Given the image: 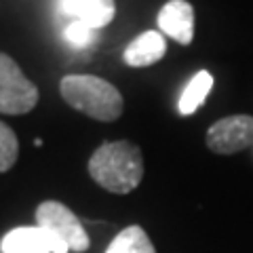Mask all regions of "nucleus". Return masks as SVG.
Returning <instances> with one entry per match:
<instances>
[{
    "mask_svg": "<svg viewBox=\"0 0 253 253\" xmlns=\"http://www.w3.org/2000/svg\"><path fill=\"white\" fill-rule=\"evenodd\" d=\"M89 173L108 192L129 194L144 179V156L133 141H106L89 158Z\"/></svg>",
    "mask_w": 253,
    "mask_h": 253,
    "instance_id": "1",
    "label": "nucleus"
},
{
    "mask_svg": "<svg viewBox=\"0 0 253 253\" xmlns=\"http://www.w3.org/2000/svg\"><path fill=\"white\" fill-rule=\"evenodd\" d=\"M59 93L70 108L99 123L116 121L125 110V99L121 91L112 83L93 74L63 76L59 83Z\"/></svg>",
    "mask_w": 253,
    "mask_h": 253,
    "instance_id": "2",
    "label": "nucleus"
},
{
    "mask_svg": "<svg viewBox=\"0 0 253 253\" xmlns=\"http://www.w3.org/2000/svg\"><path fill=\"white\" fill-rule=\"evenodd\" d=\"M36 226L49 232L66 251L83 253L89 249V234L72 209L59 201H44L36 209Z\"/></svg>",
    "mask_w": 253,
    "mask_h": 253,
    "instance_id": "3",
    "label": "nucleus"
},
{
    "mask_svg": "<svg viewBox=\"0 0 253 253\" xmlns=\"http://www.w3.org/2000/svg\"><path fill=\"white\" fill-rule=\"evenodd\" d=\"M38 86L21 72L11 55L0 53V114H28L38 104Z\"/></svg>",
    "mask_w": 253,
    "mask_h": 253,
    "instance_id": "4",
    "label": "nucleus"
},
{
    "mask_svg": "<svg viewBox=\"0 0 253 253\" xmlns=\"http://www.w3.org/2000/svg\"><path fill=\"white\" fill-rule=\"evenodd\" d=\"M253 146V116L232 114L219 118L207 131V148L215 154H236Z\"/></svg>",
    "mask_w": 253,
    "mask_h": 253,
    "instance_id": "5",
    "label": "nucleus"
},
{
    "mask_svg": "<svg viewBox=\"0 0 253 253\" xmlns=\"http://www.w3.org/2000/svg\"><path fill=\"white\" fill-rule=\"evenodd\" d=\"M2 253H68L61 245L38 226H19L0 241Z\"/></svg>",
    "mask_w": 253,
    "mask_h": 253,
    "instance_id": "6",
    "label": "nucleus"
},
{
    "mask_svg": "<svg viewBox=\"0 0 253 253\" xmlns=\"http://www.w3.org/2000/svg\"><path fill=\"white\" fill-rule=\"evenodd\" d=\"M158 28L179 44H190L194 38V9L186 0H169L158 13Z\"/></svg>",
    "mask_w": 253,
    "mask_h": 253,
    "instance_id": "7",
    "label": "nucleus"
},
{
    "mask_svg": "<svg viewBox=\"0 0 253 253\" xmlns=\"http://www.w3.org/2000/svg\"><path fill=\"white\" fill-rule=\"evenodd\" d=\"M165 53H167V42H165L163 32L148 30L139 34L135 41H131L129 46L125 49V63L131 68H148L158 63Z\"/></svg>",
    "mask_w": 253,
    "mask_h": 253,
    "instance_id": "8",
    "label": "nucleus"
},
{
    "mask_svg": "<svg viewBox=\"0 0 253 253\" xmlns=\"http://www.w3.org/2000/svg\"><path fill=\"white\" fill-rule=\"evenodd\" d=\"M61 9L72 21H83L93 30L106 28L116 15L114 0H61Z\"/></svg>",
    "mask_w": 253,
    "mask_h": 253,
    "instance_id": "9",
    "label": "nucleus"
},
{
    "mask_svg": "<svg viewBox=\"0 0 253 253\" xmlns=\"http://www.w3.org/2000/svg\"><path fill=\"white\" fill-rule=\"evenodd\" d=\"M211 89H213V76L207 72V70L196 72L192 78H190V83L186 84V89L179 97V104H177L179 114H184V116L194 114L196 110L207 101V95L211 93Z\"/></svg>",
    "mask_w": 253,
    "mask_h": 253,
    "instance_id": "10",
    "label": "nucleus"
},
{
    "mask_svg": "<svg viewBox=\"0 0 253 253\" xmlns=\"http://www.w3.org/2000/svg\"><path fill=\"white\" fill-rule=\"evenodd\" d=\"M106 253H156V249L141 226H126L112 239Z\"/></svg>",
    "mask_w": 253,
    "mask_h": 253,
    "instance_id": "11",
    "label": "nucleus"
},
{
    "mask_svg": "<svg viewBox=\"0 0 253 253\" xmlns=\"http://www.w3.org/2000/svg\"><path fill=\"white\" fill-rule=\"evenodd\" d=\"M19 156V141L9 125L0 121V173L13 169Z\"/></svg>",
    "mask_w": 253,
    "mask_h": 253,
    "instance_id": "12",
    "label": "nucleus"
},
{
    "mask_svg": "<svg viewBox=\"0 0 253 253\" xmlns=\"http://www.w3.org/2000/svg\"><path fill=\"white\" fill-rule=\"evenodd\" d=\"M63 36H66L68 44H72L74 49H86L95 41V30L83 21H70L63 30Z\"/></svg>",
    "mask_w": 253,
    "mask_h": 253,
    "instance_id": "13",
    "label": "nucleus"
}]
</instances>
